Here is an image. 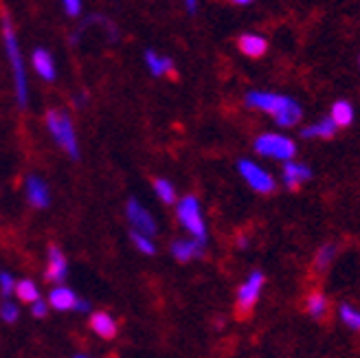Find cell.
Masks as SVG:
<instances>
[{"label": "cell", "instance_id": "26", "mask_svg": "<svg viewBox=\"0 0 360 358\" xmlns=\"http://www.w3.org/2000/svg\"><path fill=\"white\" fill-rule=\"evenodd\" d=\"M18 314H20V312H18V308L13 306V303H3V308H0V317H3V321H7V324H15V321H18Z\"/></svg>", "mask_w": 360, "mask_h": 358}, {"label": "cell", "instance_id": "31", "mask_svg": "<svg viewBox=\"0 0 360 358\" xmlns=\"http://www.w3.org/2000/svg\"><path fill=\"white\" fill-rule=\"evenodd\" d=\"M185 7L189 13H195L198 11V0H185Z\"/></svg>", "mask_w": 360, "mask_h": 358}, {"label": "cell", "instance_id": "12", "mask_svg": "<svg viewBox=\"0 0 360 358\" xmlns=\"http://www.w3.org/2000/svg\"><path fill=\"white\" fill-rule=\"evenodd\" d=\"M336 134H338V128H336V123L330 119V115L301 128V139H323V141H328V139H334Z\"/></svg>", "mask_w": 360, "mask_h": 358}, {"label": "cell", "instance_id": "6", "mask_svg": "<svg viewBox=\"0 0 360 358\" xmlns=\"http://www.w3.org/2000/svg\"><path fill=\"white\" fill-rule=\"evenodd\" d=\"M238 172L244 178V183L257 193H273L277 189L275 176L270 174L268 170H264L262 165H257L255 160L240 158L238 160Z\"/></svg>", "mask_w": 360, "mask_h": 358}, {"label": "cell", "instance_id": "16", "mask_svg": "<svg viewBox=\"0 0 360 358\" xmlns=\"http://www.w3.org/2000/svg\"><path fill=\"white\" fill-rule=\"evenodd\" d=\"M205 253V242L200 240H178L172 244V255L178 260V262H189L193 257H202Z\"/></svg>", "mask_w": 360, "mask_h": 358}, {"label": "cell", "instance_id": "24", "mask_svg": "<svg viewBox=\"0 0 360 358\" xmlns=\"http://www.w3.org/2000/svg\"><path fill=\"white\" fill-rule=\"evenodd\" d=\"M154 191L165 205L176 203V189H174V185L167 181V178H154Z\"/></svg>", "mask_w": 360, "mask_h": 358}, {"label": "cell", "instance_id": "8", "mask_svg": "<svg viewBox=\"0 0 360 358\" xmlns=\"http://www.w3.org/2000/svg\"><path fill=\"white\" fill-rule=\"evenodd\" d=\"M125 216H128L130 224L134 226V231H139V234L143 236H154L156 234V220L152 218V213L143 207L136 198H130L128 205H125Z\"/></svg>", "mask_w": 360, "mask_h": 358}, {"label": "cell", "instance_id": "13", "mask_svg": "<svg viewBox=\"0 0 360 358\" xmlns=\"http://www.w3.org/2000/svg\"><path fill=\"white\" fill-rule=\"evenodd\" d=\"M31 62H33L35 73H38L44 82H56V77H58L56 62H53L51 53L46 49H35L31 56Z\"/></svg>", "mask_w": 360, "mask_h": 358}, {"label": "cell", "instance_id": "19", "mask_svg": "<svg viewBox=\"0 0 360 358\" xmlns=\"http://www.w3.org/2000/svg\"><path fill=\"white\" fill-rule=\"evenodd\" d=\"M75 301H77L75 293L70 290V288H66V286H58V288L51 290V295H49V303L56 310H70V308H75Z\"/></svg>", "mask_w": 360, "mask_h": 358}, {"label": "cell", "instance_id": "35", "mask_svg": "<svg viewBox=\"0 0 360 358\" xmlns=\"http://www.w3.org/2000/svg\"><path fill=\"white\" fill-rule=\"evenodd\" d=\"M75 358H86V356H75Z\"/></svg>", "mask_w": 360, "mask_h": 358}, {"label": "cell", "instance_id": "32", "mask_svg": "<svg viewBox=\"0 0 360 358\" xmlns=\"http://www.w3.org/2000/svg\"><path fill=\"white\" fill-rule=\"evenodd\" d=\"M233 5H240V7H246V5H250V3H255V0H231Z\"/></svg>", "mask_w": 360, "mask_h": 358}, {"label": "cell", "instance_id": "21", "mask_svg": "<svg viewBox=\"0 0 360 358\" xmlns=\"http://www.w3.org/2000/svg\"><path fill=\"white\" fill-rule=\"evenodd\" d=\"M336 253H338V248H336V244H334V242L323 244V246L316 250L314 262H312L314 271H316V273H326L328 268L334 264V260H336Z\"/></svg>", "mask_w": 360, "mask_h": 358}, {"label": "cell", "instance_id": "25", "mask_svg": "<svg viewBox=\"0 0 360 358\" xmlns=\"http://www.w3.org/2000/svg\"><path fill=\"white\" fill-rule=\"evenodd\" d=\"M130 238H132L134 246L141 250V253H146V255H154L156 253V246L152 244L150 236H143V234H139V231H132Z\"/></svg>", "mask_w": 360, "mask_h": 358}, {"label": "cell", "instance_id": "5", "mask_svg": "<svg viewBox=\"0 0 360 358\" xmlns=\"http://www.w3.org/2000/svg\"><path fill=\"white\" fill-rule=\"evenodd\" d=\"M176 216H178L180 224H183L195 240H200V242L207 244V224H205V218H202L200 203H198L195 196H185V198L178 203Z\"/></svg>", "mask_w": 360, "mask_h": 358}, {"label": "cell", "instance_id": "20", "mask_svg": "<svg viewBox=\"0 0 360 358\" xmlns=\"http://www.w3.org/2000/svg\"><path fill=\"white\" fill-rule=\"evenodd\" d=\"M328 306H330V301L326 297V293H321V290H314L308 295V299H305V312H308L312 319H323L328 314Z\"/></svg>", "mask_w": 360, "mask_h": 358}, {"label": "cell", "instance_id": "33", "mask_svg": "<svg viewBox=\"0 0 360 358\" xmlns=\"http://www.w3.org/2000/svg\"><path fill=\"white\" fill-rule=\"evenodd\" d=\"M238 246H240V248H246V246H248V238H246V236H240V238H238Z\"/></svg>", "mask_w": 360, "mask_h": 358}, {"label": "cell", "instance_id": "10", "mask_svg": "<svg viewBox=\"0 0 360 358\" xmlns=\"http://www.w3.org/2000/svg\"><path fill=\"white\" fill-rule=\"evenodd\" d=\"M25 191H27V198L33 207L38 209H46L51 205V193H49V187L46 183L38 174H29L27 181H25Z\"/></svg>", "mask_w": 360, "mask_h": 358}, {"label": "cell", "instance_id": "29", "mask_svg": "<svg viewBox=\"0 0 360 358\" xmlns=\"http://www.w3.org/2000/svg\"><path fill=\"white\" fill-rule=\"evenodd\" d=\"M46 314V303L44 301H33V317H44Z\"/></svg>", "mask_w": 360, "mask_h": 358}, {"label": "cell", "instance_id": "4", "mask_svg": "<svg viewBox=\"0 0 360 358\" xmlns=\"http://www.w3.org/2000/svg\"><path fill=\"white\" fill-rule=\"evenodd\" d=\"M253 150L264 158H275V160H290L297 156V143L279 132H264L255 139Z\"/></svg>", "mask_w": 360, "mask_h": 358}, {"label": "cell", "instance_id": "11", "mask_svg": "<svg viewBox=\"0 0 360 358\" xmlns=\"http://www.w3.org/2000/svg\"><path fill=\"white\" fill-rule=\"evenodd\" d=\"M238 46H240V51L244 53L246 58L257 60V58L266 56L268 40L264 38V35H259V33H242L240 40H238Z\"/></svg>", "mask_w": 360, "mask_h": 358}, {"label": "cell", "instance_id": "7", "mask_svg": "<svg viewBox=\"0 0 360 358\" xmlns=\"http://www.w3.org/2000/svg\"><path fill=\"white\" fill-rule=\"evenodd\" d=\"M266 283V277L262 271H253L248 275V279L240 286L238 290V314L240 317H248L253 312L255 303L259 301V295H262V288Z\"/></svg>", "mask_w": 360, "mask_h": 358}, {"label": "cell", "instance_id": "17", "mask_svg": "<svg viewBox=\"0 0 360 358\" xmlns=\"http://www.w3.org/2000/svg\"><path fill=\"white\" fill-rule=\"evenodd\" d=\"M90 328L101 338H115L117 334V324L108 312H95L93 319H90Z\"/></svg>", "mask_w": 360, "mask_h": 358}, {"label": "cell", "instance_id": "14", "mask_svg": "<svg viewBox=\"0 0 360 358\" xmlns=\"http://www.w3.org/2000/svg\"><path fill=\"white\" fill-rule=\"evenodd\" d=\"M330 119L336 123L338 130H345L354 123L356 119V110H354V103L349 99H336L330 108Z\"/></svg>", "mask_w": 360, "mask_h": 358}, {"label": "cell", "instance_id": "1", "mask_svg": "<svg viewBox=\"0 0 360 358\" xmlns=\"http://www.w3.org/2000/svg\"><path fill=\"white\" fill-rule=\"evenodd\" d=\"M244 103L248 108L268 115L279 128H295V125L301 123V119H303L301 103L288 95L268 93V91H250V93H246Z\"/></svg>", "mask_w": 360, "mask_h": 358}, {"label": "cell", "instance_id": "28", "mask_svg": "<svg viewBox=\"0 0 360 358\" xmlns=\"http://www.w3.org/2000/svg\"><path fill=\"white\" fill-rule=\"evenodd\" d=\"M62 5L70 18H77L82 13V0H62Z\"/></svg>", "mask_w": 360, "mask_h": 358}, {"label": "cell", "instance_id": "15", "mask_svg": "<svg viewBox=\"0 0 360 358\" xmlns=\"http://www.w3.org/2000/svg\"><path fill=\"white\" fill-rule=\"evenodd\" d=\"M66 273H68V264H66V257L64 253L58 248V246H51L49 248V266H46V279L49 281H64L66 279Z\"/></svg>", "mask_w": 360, "mask_h": 358}, {"label": "cell", "instance_id": "27", "mask_svg": "<svg viewBox=\"0 0 360 358\" xmlns=\"http://www.w3.org/2000/svg\"><path fill=\"white\" fill-rule=\"evenodd\" d=\"M15 288V281L9 273H0V290H3L5 297H9Z\"/></svg>", "mask_w": 360, "mask_h": 358}, {"label": "cell", "instance_id": "3", "mask_svg": "<svg viewBox=\"0 0 360 358\" xmlns=\"http://www.w3.org/2000/svg\"><path fill=\"white\" fill-rule=\"evenodd\" d=\"M46 128L51 132V136L56 139L58 146L73 158H79V143H77V134L73 128V121L70 117L62 110H49L46 113Z\"/></svg>", "mask_w": 360, "mask_h": 358}, {"label": "cell", "instance_id": "34", "mask_svg": "<svg viewBox=\"0 0 360 358\" xmlns=\"http://www.w3.org/2000/svg\"><path fill=\"white\" fill-rule=\"evenodd\" d=\"M358 68H360V56H358Z\"/></svg>", "mask_w": 360, "mask_h": 358}, {"label": "cell", "instance_id": "30", "mask_svg": "<svg viewBox=\"0 0 360 358\" xmlns=\"http://www.w3.org/2000/svg\"><path fill=\"white\" fill-rule=\"evenodd\" d=\"M75 308H77V310H82V312H88V310H90V303H88V301L77 299V301H75Z\"/></svg>", "mask_w": 360, "mask_h": 358}, {"label": "cell", "instance_id": "22", "mask_svg": "<svg viewBox=\"0 0 360 358\" xmlns=\"http://www.w3.org/2000/svg\"><path fill=\"white\" fill-rule=\"evenodd\" d=\"M338 317L340 321L354 332H360V310H356L352 303H340V308H338Z\"/></svg>", "mask_w": 360, "mask_h": 358}, {"label": "cell", "instance_id": "9", "mask_svg": "<svg viewBox=\"0 0 360 358\" xmlns=\"http://www.w3.org/2000/svg\"><path fill=\"white\" fill-rule=\"evenodd\" d=\"M310 178H312V170L305 165V163H299V160H295V158L283 160L281 181H283L285 189L297 191V189H301V185L308 183Z\"/></svg>", "mask_w": 360, "mask_h": 358}, {"label": "cell", "instance_id": "23", "mask_svg": "<svg viewBox=\"0 0 360 358\" xmlns=\"http://www.w3.org/2000/svg\"><path fill=\"white\" fill-rule=\"evenodd\" d=\"M15 295L20 297V301L25 303H33V301H38L40 299V290H38V286H35L31 279H22V281H18L15 283Z\"/></svg>", "mask_w": 360, "mask_h": 358}, {"label": "cell", "instance_id": "18", "mask_svg": "<svg viewBox=\"0 0 360 358\" xmlns=\"http://www.w3.org/2000/svg\"><path fill=\"white\" fill-rule=\"evenodd\" d=\"M146 64L154 77H163L174 70V62L165 56H160L156 51H146Z\"/></svg>", "mask_w": 360, "mask_h": 358}, {"label": "cell", "instance_id": "2", "mask_svg": "<svg viewBox=\"0 0 360 358\" xmlns=\"http://www.w3.org/2000/svg\"><path fill=\"white\" fill-rule=\"evenodd\" d=\"M0 29H3V42H5V51L11 64V73H13V84H15V101L20 108H27L29 101V88H27V73H25V62L20 56V44H18V35L11 23V15L3 13L0 18Z\"/></svg>", "mask_w": 360, "mask_h": 358}]
</instances>
